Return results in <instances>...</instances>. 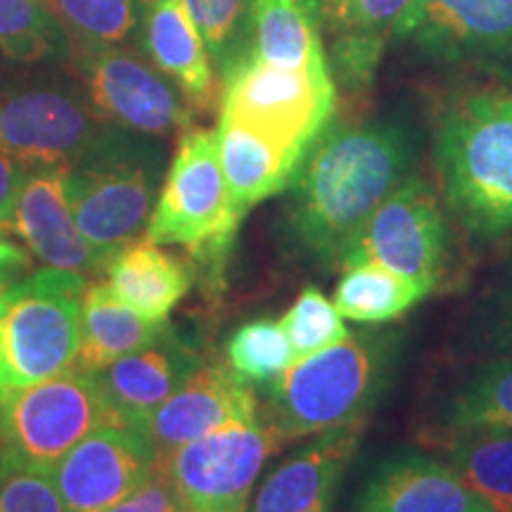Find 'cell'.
I'll return each instance as SVG.
<instances>
[{
	"mask_svg": "<svg viewBox=\"0 0 512 512\" xmlns=\"http://www.w3.org/2000/svg\"><path fill=\"white\" fill-rule=\"evenodd\" d=\"M415 140L401 121L325 126L292 181L290 226L299 247L342 268L358 230L411 176Z\"/></svg>",
	"mask_w": 512,
	"mask_h": 512,
	"instance_id": "1",
	"label": "cell"
},
{
	"mask_svg": "<svg viewBox=\"0 0 512 512\" xmlns=\"http://www.w3.org/2000/svg\"><path fill=\"white\" fill-rule=\"evenodd\" d=\"M396 354L394 332L358 330L318 354L297 358L268 382L266 422L283 441L363 422L389 384Z\"/></svg>",
	"mask_w": 512,
	"mask_h": 512,
	"instance_id": "2",
	"label": "cell"
},
{
	"mask_svg": "<svg viewBox=\"0 0 512 512\" xmlns=\"http://www.w3.org/2000/svg\"><path fill=\"white\" fill-rule=\"evenodd\" d=\"M434 157L456 219L479 238L512 235V93L453 102L439 121Z\"/></svg>",
	"mask_w": 512,
	"mask_h": 512,
	"instance_id": "3",
	"label": "cell"
},
{
	"mask_svg": "<svg viewBox=\"0 0 512 512\" xmlns=\"http://www.w3.org/2000/svg\"><path fill=\"white\" fill-rule=\"evenodd\" d=\"M88 278L46 266L0 290V399L74 366Z\"/></svg>",
	"mask_w": 512,
	"mask_h": 512,
	"instance_id": "4",
	"label": "cell"
},
{
	"mask_svg": "<svg viewBox=\"0 0 512 512\" xmlns=\"http://www.w3.org/2000/svg\"><path fill=\"white\" fill-rule=\"evenodd\" d=\"M121 425L93 373L69 368L0 399V472L53 475L60 460L100 427Z\"/></svg>",
	"mask_w": 512,
	"mask_h": 512,
	"instance_id": "5",
	"label": "cell"
},
{
	"mask_svg": "<svg viewBox=\"0 0 512 512\" xmlns=\"http://www.w3.org/2000/svg\"><path fill=\"white\" fill-rule=\"evenodd\" d=\"M64 190L83 240L105 271L107 261L150 226L157 195V157L126 133L107 150L69 166Z\"/></svg>",
	"mask_w": 512,
	"mask_h": 512,
	"instance_id": "6",
	"label": "cell"
},
{
	"mask_svg": "<svg viewBox=\"0 0 512 512\" xmlns=\"http://www.w3.org/2000/svg\"><path fill=\"white\" fill-rule=\"evenodd\" d=\"M240 223L221 169L216 131L188 126L181 131L145 238L185 247L197 261L211 264L226 256Z\"/></svg>",
	"mask_w": 512,
	"mask_h": 512,
	"instance_id": "7",
	"label": "cell"
},
{
	"mask_svg": "<svg viewBox=\"0 0 512 512\" xmlns=\"http://www.w3.org/2000/svg\"><path fill=\"white\" fill-rule=\"evenodd\" d=\"M91 100L57 83L0 88V152L24 166H76L124 136Z\"/></svg>",
	"mask_w": 512,
	"mask_h": 512,
	"instance_id": "8",
	"label": "cell"
},
{
	"mask_svg": "<svg viewBox=\"0 0 512 512\" xmlns=\"http://www.w3.org/2000/svg\"><path fill=\"white\" fill-rule=\"evenodd\" d=\"M335 102L332 72L283 69L254 55L221 79V117L254 128L299 159L332 121Z\"/></svg>",
	"mask_w": 512,
	"mask_h": 512,
	"instance_id": "9",
	"label": "cell"
},
{
	"mask_svg": "<svg viewBox=\"0 0 512 512\" xmlns=\"http://www.w3.org/2000/svg\"><path fill=\"white\" fill-rule=\"evenodd\" d=\"M280 444L268 422H240L178 446L164 463L188 512H247L261 470Z\"/></svg>",
	"mask_w": 512,
	"mask_h": 512,
	"instance_id": "10",
	"label": "cell"
},
{
	"mask_svg": "<svg viewBox=\"0 0 512 512\" xmlns=\"http://www.w3.org/2000/svg\"><path fill=\"white\" fill-rule=\"evenodd\" d=\"M88 100L112 124L143 136H171L190 126L181 93L155 64L121 46H72Z\"/></svg>",
	"mask_w": 512,
	"mask_h": 512,
	"instance_id": "11",
	"label": "cell"
},
{
	"mask_svg": "<svg viewBox=\"0 0 512 512\" xmlns=\"http://www.w3.org/2000/svg\"><path fill=\"white\" fill-rule=\"evenodd\" d=\"M446 256V221L432 185L408 176L358 230L342 268L377 264L432 290Z\"/></svg>",
	"mask_w": 512,
	"mask_h": 512,
	"instance_id": "12",
	"label": "cell"
},
{
	"mask_svg": "<svg viewBox=\"0 0 512 512\" xmlns=\"http://www.w3.org/2000/svg\"><path fill=\"white\" fill-rule=\"evenodd\" d=\"M396 41L437 62L512 69V0H418Z\"/></svg>",
	"mask_w": 512,
	"mask_h": 512,
	"instance_id": "13",
	"label": "cell"
},
{
	"mask_svg": "<svg viewBox=\"0 0 512 512\" xmlns=\"http://www.w3.org/2000/svg\"><path fill=\"white\" fill-rule=\"evenodd\" d=\"M159 463L157 448L138 427H100L55 467L67 512H107L131 496Z\"/></svg>",
	"mask_w": 512,
	"mask_h": 512,
	"instance_id": "14",
	"label": "cell"
},
{
	"mask_svg": "<svg viewBox=\"0 0 512 512\" xmlns=\"http://www.w3.org/2000/svg\"><path fill=\"white\" fill-rule=\"evenodd\" d=\"M259 420V401L230 366H202L178 392L164 401L138 430H143L166 458L178 446L228 425Z\"/></svg>",
	"mask_w": 512,
	"mask_h": 512,
	"instance_id": "15",
	"label": "cell"
},
{
	"mask_svg": "<svg viewBox=\"0 0 512 512\" xmlns=\"http://www.w3.org/2000/svg\"><path fill=\"white\" fill-rule=\"evenodd\" d=\"M358 439L361 422L316 434L256 486L247 512H332Z\"/></svg>",
	"mask_w": 512,
	"mask_h": 512,
	"instance_id": "16",
	"label": "cell"
},
{
	"mask_svg": "<svg viewBox=\"0 0 512 512\" xmlns=\"http://www.w3.org/2000/svg\"><path fill=\"white\" fill-rule=\"evenodd\" d=\"M200 368V354L166 328L155 342L93 375L121 425L140 427Z\"/></svg>",
	"mask_w": 512,
	"mask_h": 512,
	"instance_id": "17",
	"label": "cell"
},
{
	"mask_svg": "<svg viewBox=\"0 0 512 512\" xmlns=\"http://www.w3.org/2000/svg\"><path fill=\"white\" fill-rule=\"evenodd\" d=\"M67 166H31L15 204L12 233L46 266L81 275L102 273L100 261L76 226L67 190Z\"/></svg>",
	"mask_w": 512,
	"mask_h": 512,
	"instance_id": "18",
	"label": "cell"
},
{
	"mask_svg": "<svg viewBox=\"0 0 512 512\" xmlns=\"http://www.w3.org/2000/svg\"><path fill=\"white\" fill-rule=\"evenodd\" d=\"M351 512H496L446 460L403 453L375 467Z\"/></svg>",
	"mask_w": 512,
	"mask_h": 512,
	"instance_id": "19",
	"label": "cell"
},
{
	"mask_svg": "<svg viewBox=\"0 0 512 512\" xmlns=\"http://www.w3.org/2000/svg\"><path fill=\"white\" fill-rule=\"evenodd\" d=\"M140 46L200 110L216 98V69L185 0H145Z\"/></svg>",
	"mask_w": 512,
	"mask_h": 512,
	"instance_id": "20",
	"label": "cell"
},
{
	"mask_svg": "<svg viewBox=\"0 0 512 512\" xmlns=\"http://www.w3.org/2000/svg\"><path fill=\"white\" fill-rule=\"evenodd\" d=\"M418 0H337L325 17L332 34V62L344 86L361 91L375 79L384 50L396 41L403 19Z\"/></svg>",
	"mask_w": 512,
	"mask_h": 512,
	"instance_id": "21",
	"label": "cell"
},
{
	"mask_svg": "<svg viewBox=\"0 0 512 512\" xmlns=\"http://www.w3.org/2000/svg\"><path fill=\"white\" fill-rule=\"evenodd\" d=\"M216 143L230 200L242 219L259 202L283 192L304 162L283 145L228 117H219Z\"/></svg>",
	"mask_w": 512,
	"mask_h": 512,
	"instance_id": "22",
	"label": "cell"
},
{
	"mask_svg": "<svg viewBox=\"0 0 512 512\" xmlns=\"http://www.w3.org/2000/svg\"><path fill=\"white\" fill-rule=\"evenodd\" d=\"M102 273L119 302L152 320H166L192 285L190 266L145 235L121 247Z\"/></svg>",
	"mask_w": 512,
	"mask_h": 512,
	"instance_id": "23",
	"label": "cell"
},
{
	"mask_svg": "<svg viewBox=\"0 0 512 512\" xmlns=\"http://www.w3.org/2000/svg\"><path fill=\"white\" fill-rule=\"evenodd\" d=\"M166 328V320L145 318L128 309L114 297L107 283H88L81 302V342L74 368L98 373L119 358L155 342Z\"/></svg>",
	"mask_w": 512,
	"mask_h": 512,
	"instance_id": "24",
	"label": "cell"
},
{
	"mask_svg": "<svg viewBox=\"0 0 512 512\" xmlns=\"http://www.w3.org/2000/svg\"><path fill=\"white\" fill-rule=\"evenodd\" d=\"M252 55L283 69L332 72L313 0H252Z\"/></svg>",
	"mask_w": 512,
	"mask_h": 512,
	"instance_id": "25",
	"label": "cell"
},
{
	"mask_svg": "<svg viewBox=\"0 0 512 512\" xmlns=\"http://www.w3.org/2000/svg\"><path fill=\"white\" fill-rule=\"evenodd\" d=\"M444 432H512V356H494L472 370L441 411Z\"/></svg>",
	"mask_w": 512,
	"mask_h": 512,
	"instance_id": "26",
	"label": "cell"
},
{
	"mask_svg": "<svg viewBox=\"0 0 512 512\" xmlns=\"http://www.w3.org/2000/svg\"><path fill=\"white\" fill-rule=\"evenodd\" d=\"M444 460L496 512H512V432H444Z\"/></svg>",
	"mask_w": 512,
	"mask_h": 512,
	"instance_id": "27",
	"label": "cell"
},
{
	"mask_svg": "<svg viewBox=\"0 0 512 512\" xmlns=\"http://www.w3.org/2000/svg\"><path fill=\"white\" fill-rule=\"evenodd\" d=\"M430 287L406 278L377 264H358L344 268L335 290V309L342 318L356 323H387L411 311Z\"/></svg>",
	"mask_w": 512,
	"mask_h": 512,
	"instance_id": "28",
	"label": "cell"
},
{
	"mask_svg": "<svg viewBox=\"0 0 512 512\" xmlns=\"http://www.w3.org/2000/svg\"><path fill=\"white\" fill-rule=\"evenodd\" d=\"M0 55L22 62L72 57V38L53 0H0Z\"/></svg>",
	"mask_w": 512,
	"mask_h": 512,
	"instance_id": "29",
	"label": "cell"
},
{
	"mask_svg": "<svg viewBox=\"0 0 512 512\" xmlns=\"http://www.w3.org/2000/svg\"><path fill=\"white\" fill-rule=\"evenodd\" d=\"M219 79L252 55V0H185Z\"/></svg>",
	"mask_w": 512,
	"mask_h": 512,
	"instance_id": "30",
	"label": "cell"
},
{
	"mask_svg": "<svg viewBox=\"0 0 512 512\" xmlns=\"http://www.w3.org/2000/svg\"><path fill=\"white\" fill-rule=\"evenodd\" d=\"M72 46H119L136 34L145 0H53Z\"/></svg>",
	"mask_w": 512,
	"mask_h": 512,
	"instance_id": "31",
	"label": "cell"
},
{
	"mask_svg": "<svg viewBox=\"0 0 512 512\" xmlns=\"http://www.w3.org/2000/svg\"><path fill=\"white\" fill-rule=\"evenodd\" d=\"M297 361L280 320H252L230 337L228 363L247 384H266Z\"/></svg>",
	"mask_w": 512,
	"mask_h": 512,
	"instance_id": "32",
	"label": "cell"
},
{
	"mask_svg": "<svg viewBox=\"0 0 512 512\" xmlns=\"http://www.w3.org/2000/svg\"><path fill=\"white\" fill-rule=\"evenodd\" d=\"M280 323L297 358L318 354L349 335L342 313L316 287H306Z\"/></svg>",
	"mask_w": 512,
	"mask_h": 512,
	"instance_id": "33",
	"label": "cell"
},
{
	"mask_svg": "<svg viewBox=\"0 0 512 512\" xmlns=\"http://www.w3.org/2000/svg\"><path fill=\"white\" fill-rule=\"evenodd\" d=\"M0 512H67L53 475L38 470L0 472Z\"/></svg>",
	"mask_w": 512,
	"mask_h": 512,
	"instance_id": "34",
	"label": "cell"
},
{
	"mask_svg": "<svg viewBox=\"0 0 512 512\" xmlns=\"http://www.w3.org/2000/svg\"><path fill=\"white\" fill-rule=\"evenodd\" d=\"M477 335L494 356H512V266L477 313Z\"/></svg>",
	"mask_w": 512,
	"mask_h": 512,
	"instance_id": "35",
	"label": "cell"
},
{
	"mask_svg": "<svg viewBox=\"0 0 512 512\" xmlns=\"http://www.w3.org/2000/svg\"><path fill=\"white\" fill-rule=\"evenodd\" d=\"M107 512H188L178 496L174 482H171L169 472H166V463L159 458V463L152 475L145 479L143 484L126 496L124 501L114 505Z\"/></svg>",
	"mask_w": 512,
	"mask_h": 512,
	"instance_id": "36",
	"label": "cell"
},
{
	"mask_svg": "<svg viewBox=\"0 0 512 512\" xmlns=\"http://www.w3.org/2000/svg\"><path fill=\"white\" fill-rule=\"evenodd\" d=\"M29 166L17 162L15 157L0 152V228L12 233V221H15V204L22 190L24 178H27Z\"/></svg>",
	"mask_w": 512,
	"mask_h": 512,
	"instance_id": "37",
	"label": "cell"
},
{
	"mask_svg": "<svg viewBox=\"0 0 512 512\" xmlns=\"http://www.w3.org/2000/svg\"><path fill=\"white\" fill-rule=\"evenodd\" d=\"M29 268V256L0 228V290L15 283Z\"/></svg>",
	"mask_w": 512,
	"mask_h": 512,
	"instance_id": "38",
	"label": "cell"
},
{
	"mask_svg": "<svg viewBox=\"0 0 512 512\" xmlns=\"http://www.w3.org/2000/svg\"><path fill=\"white\" fill-rule=\"evenodd\" d=\"M313 3H316L318 15H320V12H323L325 8H330V5H332V3H337V0H313Z\"/></svg>",
	"mask_w": 512,
	"mask_h": 512,
	"instance_id": "39",
	"label": "cell"
},
{
	"mask_svg": "<svg viewBox=\"0 0 512 512\" xmlns=\"http://www.w3.org/2000/svg\"><path fill=\"white\" fill-rule=\"evenodd\" d=\"M332 5H335V3H332ZM325 10H328V8H325ZM318 17H320V15H318Z\"/></svg>",
	"mask_w": 512,
	"mask_h": 512,
	"instance_id": "40",
	"label": "cell"
}]
</instances>
